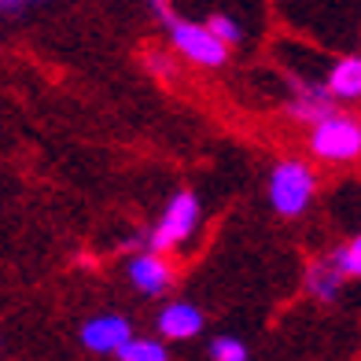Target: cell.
Listing matches in <instances>:
<instances>
[{
  "instance_id": "6da1fadb",
  "label": "cell",
  "mask_w": 361,
  "mask_h": 361,
  "mask_svg": "<svg viewBox=\"0 0 361 361\" xmlns=\"http://www.w3.org/2000/svg\"><path fill=\"white\" fill-rule=\"evenodd\" d=\"M317 192V173L299 159L276 162L269 173V203L281 218H299Z\"/></svg>"
},
{
  "instance_id": "7a4b0ae2",
  "label": "cell",
  "mask_w": 361,
  "mask_h": 361,
  "mask_svg": "<svg viewBox=\"0 0 361 361\" xmlns=\"http://www.w3.org/2000/svg\"><path fill=\"white\" fill-rule=\"evenodd\" d=\"M200 221H203L200 200H195L192 192H177L173 200L166 203V210H162L159 225L152 228V233H147V247H152V251H162V255L185 247V243L195 236Z\"/></svg>"
},
{
  "instance_id": "3957f363",
  "label": "cell",
  "mask_w": 361,
  "mask_h": 361,
  "mask_svg": "<svg viewBox=\"0 0 361 361\" xmlns=\"http://www.w3.org/2000/svg\"><path fill=\"white\" fill-rule=\"evenodd\" d=\"M310 152L324 162H354L361 155V122L347 118V114H324L321 122H314L310 133Z\"/></svg>"
},
{
  "instance_id": "277c9868",
  "label": "cell",
  "mask_w": 361,
  "mask_h": 361,
  "mask_svg": "<svg viewBox=\"0 0 361 361\" xmlns=\"http://www.w3.org/2000/svg\"><path fill=\"white\" fill-rule=\"evenodd\" d=\"M166 30H170L173 48L185 59H192L195 67L218 71V67H225V63H228V44H221L203 23H188V19H177V15H173V19L166 23Z\"/></svg>"
},
{
  "instance_id": "5b68a950",
  "label": "cell",
  "mask_w": 361,
  "mask_h": 361,
  "mask_svg": "<svg viewBox=\"0 0 361 361\" xmlns=\"http://www.w3.org/2000/svg\"><path fill=\"white\" fill-rule=\"evenodd\" d=\"M129 281H133V288L144 291V295H166L170 284H173V266L162 251L144 247L133 262H129Z\"/></svg>"
},
{
  "instance_id": "8992f818",
  "label": "cell",
  "mask_w": 361,
  "mask_h": 361,
  "mask_svg": "<svg viewBox=\"0 0 361 361\" xmlns=\"http://www.w3.org/2000/svg\"><path fill=\"white\" fill-rule=\"evenodd\" d=\"M129 336H133V324L122 314H100V317L85 321V328H81V343L92 354H114Z\"/></svg>"
},
{
  "instance_id": "52a82bcc",
  "label": "cell",
  "mask_w": 361,
  "mask_h": 361,
  "mask_svg": "<svg viewBox=\"0 0 361 361\" xmlns=\"http://www.w3.org/2000/svg\"><path fill=\"white\" fill-rule=\"evenodd\" d=\"M332 96H328L324 85H310V81H295L291 85V100H288V114L291 118H299L306 126L321 122L324 114H332Z\"/></svg>"
},
{
  "instance_id": "ba28073f",
  "label": "cell",
  "mask_w": 361,
  "mask_h": 361,
  "mask_svg": "<svg viewBox=\"0 0 361 361\" xmlns=\"http://www.w3.org/2000/svg\"><path fill=\"white\" fill-rule=\"evenodd\" d=\"M155 324L166 339H195L203 332V310L192 302H170Z\"/></svg>"
},
{
  "instance_id": "9c48e42d",
  "label": "cell",
  "mask_w": 361,
  "mask_h": 361,
  "mask_svg": "<svg viewBox=\"0 0 361 361\" xmlns=\"http://www.w3.org/2000/svg\"><path fill=\"white\" fill-rule=\"evenodd\" d=\"M332 100H361V56H343L324 78Z\"/></svg>"
},
{
  "instance_id": "30bf717a",
  "label": "cell",
  "mask_w": 361,
  "mask_h": 361,
  "mask_svg": "<svg viewBox=\"0 0 361 361\" xmlns=\"http://www.w3.org/2000/svg\"><path fill=\"white\" fill-rule=\"evenodd\" d=\"M339 288H343V273H339L328 258L314 262V266L306 269V291L314 295L317 302H336Z\"/></svg>"
},
{
  "instance_id": "8fae6325",
  "label": "cell",
  "mask_w": 361,
  "mask_h": 361,
  "mask_svg": "<svg viewBox=\"0 0 361 361\" xmlns=\"http://www.w3.org/2000/svg\"><path fill=\"white\" fill-rule=\"evenodd\" d=\"M114 354H118V361H170L159 339H140V336H129Z\"/></svg>"
},
{
  "instance_id": "7c38bea8",
  "label": "cell",
  "mask_w": 361,
  "mask_h": 361,
  "mask_svg": "<svg viewBox=\"0 0 361 361\" xmlns=\"http://www.w3.org/2000/svg\"><path fill=\"white\" fill-rule=\"evenodd\" d=\"M328 262L343 273V281H347V276H357V281H361V233L350 243H343L339 251L328 255Z\"/></svg>"
},
{
  "instance_id": "4fadbf2b",
  "label": "cell",
  "mask_w": 361,
  "mask_h": 361,
  "mask_svg": "<svg viewBox=\"0 0 361 361\" xmlns=\"http://www.w3.org/2000/svg\"><path fill=\"white\" fill-rule=\"evenodd\" d=\"M203 26H207V30H210V34H214L221 44H228V48H233V44H243V26L233 19V15L214 11V15H210V19H207Z\"/></svg>"
},
{
  "instance_id": "5bb4252c",
  "label": "cell",
  "mask_w": 361,
  "mask_h": 361,
  "mask_svg": "<svg viewBox=\"0 0 361 361\" xmlns=\"http://www.w3.org/2000/svg\"><path fill=\"white\" fill-rule=\"evenodd\" d=\"M210 357L214 361H247V347L233 336H218V339H210Z\"/></svg>"
},
{
  "instance_id": "9a60e30c",
  "label": "cell",
  "mask_w": 361,
  "mask_h": 361,
  "mask_svg": "<svg viewBox=\"0 0 361 361\" xmlns=\"http://www.w3.org/2000/svg\"><path fill=\"white\" fill-rule=\"evenodd\" d=\"M37 4H48V0H0V15H19V11L37 8Z\"/></svg>"
},
{
  "instance_id": "2e32d148",
  "label": "cell",
  "mask_w": 361,
  "mask_h": 361,
  "mask_svg": "<svg viewBox=\"0 0 361 361\" xmlns=\"http://www.w3.org/2000/svg\"><path fill=\"white\" fill-rule=\"evenodd\" d=\"M147 71H155V74H162V78H166V74L173 71V63H170V56L152 52V56H147Z\"/></svg>"
},
{
  "instance_id": "e0dca14e",
  "label": "cell",
  "mask_w": 361,
  "mask_h": 361,
  "mask_svg": "<svg viewBox=\"0 0 361 361\" xmlns=\"http://www.w3.org/2000/svg\"><path fill=\"white\" fill-rule=\"evenodd\" d=\"M147 4H152V11L159 15L162 23H170V19H173V8H170V0H147Z\"/></svg>"
}]
</instances>
